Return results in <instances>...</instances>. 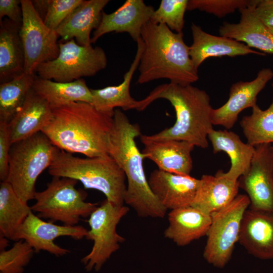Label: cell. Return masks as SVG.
<instances>
[{
  "mask_svg": "<svg viewBox=\"0 0 273 273\" xmlns=\"http://www.w3.org/2000/svg\"><path fill=\"white\" fill-rule=\"evenodd\" d=\"M269 31L273 34V28H268Z\"/></svg>",
  "mask_w": 273,
  "mask_h": 273,
  "instance_id": "cell-42",
  "label": "cell"
},
{
  "mask_svg": "<svg viewBox=\"0 0 273 273\" xmlns=\"http://www.w3.org/2000/svg\"><path fill=\"white\" fill-rule=\"evenodd\" d=\"M32 212L27 202L21 199L6 181L0 184V234L14 240L20 226Z\"/></svg>",
  "mask_w": 273,
  "mask_h": 273,
  "instance_id": "cell-29",
  "label": "cell"
},
{
  "mask_svg": "<svg viewBox=\"0 0 273 273\" xmlns=\"http://www.w3.org/2000/svg\"><path fill=\"white\" fill-rule=\"evenodd\" d=\"M191 205L212 215L229 204L238 195V180L228 177L222 170L215 175L204 174Z\"/></svg>",
  "mask_w": 273,
  "mask_h": 273,
  "instance_id": "cell-24",
  "label": "cell"
},
{
  "mask_svg": "<svg viewBox=\"0 0 273 273\" xmlns=\"http://www.w3.org/2000/svg\"><path fill=\"white\" fill-rule=\"evenodd\" d=\"M23 21L20 34L25 54L24 72L35 74L41 64L59 54V35L47 27L34 10L31 1L21 0Z\"/></svg>",
  "mask_w": 273,
  "mask_h": 273,
  "instance_id": "cell-11",
  "label": "cell"
},
{
  "mask_svg": "<svg viewBox=\"0 0 273 273\" xmlns=\"http://www.w3.org/2000/svg\"><path fill=\"white\" fill-rule=\"evenodd\" d=\"M59 54L54 60L40 64L38 76L60 82H71L95 75L105 69L107 58L104 50L78 44L74 39L59 42Z\"/></svg>",
  "mask_w": 273,
  "mask_h": 273,
  "instance_id": "cell-8",
  "label": "cell"
},
{
  "mask_svg": "<svg viewBox=\"0 0 273 273\" xmlns=\"http://www.w3.org/2000/svg\"><path fill=\"white\" fill-rule=\"evenodd\" d=\"M113 127V116L79 102L52 109L41 131L58 149L91 158L108 154Z\"/></svg>",
  "mask_w": 273,
  "mask_h": 273,
  "instance_id": "cell-1",
  "label": "cell"
},
{
  "mask_svg": "<svg viewBox=\"0 0 273 273\" xmlns=\"http://www.w3.org/2000/svg\"><path fill=\"white\" fill-rule=\"evenodd\" d=\"M273 88V82L271 84ZM240 124L247 143L256 146L273 144V98L269 106L262 110L257 104L252 113L241 119Z\"/></svg>",
  "mask_w": 273,
  "mask_h": 273,
  "instance_id": "cell-31",
  "label": "cell"
},
{
  "mask_svg": "<svg viewBox=\"0 0 273 273\" xmlns=\"http://www.w3.org/2000/svg\"><path fill=\"white\" fill-rule=\"evenodd\" d=\"M48 172L53 176L80 181L85 189L98 190L114 204L124 205L126 176L109 154L82 158L59 149Z\"/></svg>",
  "mask_w": 273,
  "mask_h": 273,
  "instance_id": "cell-5",
  "label": "cell"
},
{
  "mask_svg": "<svg viewBox=\"0 0 273 273\" xmlns=\"http://www.w3.org/2000/svg\"><path fill=\"white\" fill-rule=\"evenodd\" d=\"M35 74L24 73L0 84V122L9 123L22 107L31 89Z\"/></svg>",
  "mask_w": 273,
  "mask_h": 273,
  "instance_id": "cell-30",
  "label": "cell"
},
{
  "mask_svg": "<svg viewBox=\"0 0 273 273\" xmlns=\"http://www.w3.org/2000/svg\"><path fill=\"white\" fill-rule=\"evenodd\" d=\"M52 114L49 103L32 88L22 107L8 123L12 144L41 131L49 122Z\"/></svg>",
  "mask_w": 273,
  "mask_h": 273,
  "instance_id": "cell-25",
  "label": "cell"
},
{
  "mask_svg": "<svg viewBox=\"0 0 273 273\" xmlns=\"http://www.w3.org/2000/svg\"><path fill=\"white\" fill-rule=\"evenodd\" d=\"M259 1L239 11L241 17L238 23L224 22L219 28V33L220 36L241 42L251 49L273 54V34L255 13Z\"/></svg>",
  "mask_w": 273,
  "mask_h": 273,
  "instance_id": "cell-20",
  "label": "cell"
},
{
  "mask_svg": "<svg viewBox=\"0 0 273 273\" xmlns=\"http://www.w3.org/2000/svg\"><path fill=\"white\" fill-rule=\"evenodd\" d=\"M159 99L167 100L173 106L176 115L175 122L170 127L153 135H145L146 137L153 141H184L195 147L207 148L208 135L213 129V108L206 92L192 84L180 85L170 82L162 84L139 101L137 110H145Z\"/></svg>",
  "mask_w": 273,
  "mask_h": 273,
  "instance_id": "cell-2",
  "label": "cell"
},
{
  "mask_svg": "<svg viewBox=\"0 0 273 273\" xmlns=\"http://www.w3.org/2000/svg\"><path fill=\"white\" fill-rule=\"evenodd\" d=\"M113 119L108 154L123 170L127 179L124 203L140 217L163 218L167 210L150 189L143 167L145 157L135 141L142 134L140 126L131 123L118 108L114 110Z\"/></svg>",
  "mask_w": 273,
  "mask_h": 273,
  "instance_id": "cell-4",
  "label": "cell"
},
{
  "mask_svg": "<svg viewBox=\"0 0 273 273\" xmlns=\"http://www.w3.org/2000/svg\"><path fill=\"white\" fill-rule=\"evenodd\" d=\"M5 16L14 22L22 24L23 15L21 1L0 0V21Z\"/></svg>",
  "mask_w": 273,
  "mask_h": 273,
  "instance_id": "cell-37",
  "label": "cell"
},
{
  "mask_svg": "<svg viewBox=\"0 0 273 273\" xmlns=\"http://www.w3.org/2000/svg\"><path fill=\"white\" fill-rule=\"evenodd\" d=\"M165 238L178 246H185L206 235L212 221V215L190 206L170 210Z\"/></svg>",
  "mask_w": 273,
  "mask_h": 273,
  "instance_id": "cell-22",
  "label": "cell"
},
{
  "mask_svg": "<svg viewBox=\"0 0 273 273\" xmlns=\"http://www.w3.org/2000/svg\"><path fill=\"white\" fill-rule=\"evenodd\" d=\"M208 139L211 144L213 153L224 152L230 159L231 166L224 174L229 178L238 180L249 169L255 147L243 142L236 133L225 129H212Z\"/></svg>",
  "mask_w": 273,
  "mask_h": 273,
  "instance_id": "cell-27",
  "label": "cell"
},
{
  "mask_svg": "<svg viewBox=\"0 0 273 273\" xmlns=\"http://www.w3.org/2000/svg\"><path fill=\"white\" fill-rule=\"evenodd\" d=\"M87 230L81 225H60L43 221L31 212L18 230L14 240L27 242L35 252L45 251L56 256H62L70 252L55 243L60 237H69L79 240L85 238Z\"/></svg>",
  "mask_w": 273,
  "mask_h": 273,
  "instance_id": "cell-13",
  "label": "cell"
},
{
  "mask_svg": "<svg viewBox=\"0 0 273 273\" xmlns=\"http://www.w3.org/2000/svg\"><path fill=\"white\" fill-rule=\"evenodd\" d=\"M271 144H261L255 150L248 170L240 177V188L247 193L249 208L273 212V175Z\"/></svg>",
  "mask_w": 273,
  "mask_h": 273,
  "instance_id": "cell-12",
  "label": "cell"
},
{
  "mask_svg": "<svg viewBox=\"0 0 273 273\" xmlns=\"http://www.w3.org/2000/svg\"><path fill=\"white\" fill-rule=\"evenodd\" d=\"M255 13L268 28H273V0H259Z\"/></svg>",
  "mask_w": 273,
  "mask_h": 273,
  "instance_id": "cell-38",
  "label": "cell"
},
{
  "mask_svg": "<svg viewBox=\"0 0 273 273\" xmlns=\"http://www.w3.org/2000/svg\"><path fill=\"white\" fill-rule=\"evenodd\" d=\"M58 149L41 131L12 144L6 181L23 201L34 199L37 178L51 166Z\"/></svg>",
  "mask_w": 273,
  "mask_h": 273,
  "instance_id": "cell-6",
  "label": "cell"
},
{
  "mask_svg": "<svg viewBox=\"0 0 273 273\" xmlns=\"http://www.w3.org/2000/svg\"><path fill=\"white\" fill-rule=\"evenodd\" d=\"M77 181L68 177L53 176L45 190L35 193L32 211L40 218L76 225L81 218L89 217L98 206L97 203L85 201L87 194L75 188Z\"/></svg>",
  "mask_w": 273,
  "mask_h": 273,
  "instance_id": "cell-7",
  "label": "cell"
},
{
  "mask_svg": "<svg viewBox=\"0 0 273 273\" xmlns=\"http://www.w3.org/2000/svg\"><path fill=\"white\" fill-rule=\"evenodd\" d=\"M137 50L129 69L124 74L123 80L117 85L108 86L100 89H90L92 102L95 109L104 114L113 116L114 110L121 108L123 110H137L139 101L130 95L129 88L133 74L138 68L144 49L143 41L140 37L136 41Z\"/></svg>",
  "mask_w": 273,
  "mask_h": 273,
  "instance_id": "cell-23",
  "label": "cell"
},
{
  "mask_svg": "<svg viewBox=\"0 0 273 273\" xmlns=\"http://www.w3.org/2000/svg\"><path fill=\"white\" fill-rule=\"evenodd\" d=\"M21 25L7 18L0 21L1 83L11 81L25 73Z\"/></svg>",
  "mask_w": 273,
  "mask_h": 273,
  "instance_id": "cell-26",
  "label": "cell"
},
{
  "mask_svg": "<svg viewBox=\"0 0 273 273\" xmlns=\"http://www.w3.org/2000/svg\"><path fill=\"white\" fill-rule=\"evenodd\" d=\"M141 37L144 49L138 68L137 83L166 79L170 83L187 85L198 80V70L193 66L183 33L172 31L165 24L149 21L144 25Z\"/></svg>",
  "mask_w": 273,
  "mask_h": 273,
  "instance_id": "cell-3",
  "label": "cell"
},
{
  "mask_svg": "<svg viewBox=\"0 0 273 273\" xmlns=\"http://www.w3.org/2000/svg\"><path fill=\"white\" fill-rule=\"evenodd\" d=\"M154 11L143 0H126L112 13L103 12L100 23L91 37V43H95L102 36L111 32L128 33L136 42L144 25L150 20Z\"/></svg>",
  "mask_w": 273,
  "mask_h": 273,
  "instance_id": "cell-16",
  "label": "cell"
},
{
  "mask_svg": "<svg viewBox=\"0 0 273 273\" xmlns=\"http://www.w3.org/2000/svg\"><path fill=\"white\" fill-rule=\"evenodd\" d=\"M270 158H271V164L272 172V175H273V145H271V147Z\"/></svg>",
  "mask_w": 273,
  "mask_h": 273,
  "instance_id": "cell-41",
  "label": "cell"
},
{
  "mask_svg": "<svg viewBox=\"0 0 273 273\" xmlns=\"http://www.w3.org/2000/svg\"><path fill=\"white\" fill-rule=\"evenodd\" d=\"M144 146L142 153L145 158L153 161L158 169L168 172L190 175L193 169L191 152L195 146L184 141H153L141 134Z\"/></svg>",
  "mask_w": 273,
  "mask_h": 273,
  "instance_id": "cell-17",
  "label": "cell"
},
{
  "mask_svg": "<svg viewBox=\"0 0 273 273\" xmlns=\"http://www.w3.org/2000/svg\"><path fill=\"white\" fill-rule=\"evenodd\" d=\"M33 90L44 99L52 109L75 102L91 104V89L83 79L71 82H60L35 76Z\"/></svg>",
  "mask_w": 273,
  "mask_h": 273,
  "instance_id": "cell-28",
  "label": "cell"
},
{
  "mask_svg": "<svg viewBox=\"0 0 273 273\" xmlns=\"http://www.w3.org/2000/svg\"><path fill=\"white\" fill-rule=\"evenodd\" d=\"M8 239L4 236L0 235V250L1 251L6 250L8 246Z\"/></svg>",
  "mask_w": 273,
  "mask_h": 273,
  "instance_id": "cell-40",
  "label": "cell"
},
{
  "mask_svg": "<svg viewBox=\"0 0 273 273\" xmlns=\"http://www.w3.org/2000/svg\"><path fill=\"white\" fill-rule=\"evenodd\" d=\"M200 179L162 171H153L149 186L159 202L170 210L191 206L200 185Z\"/></svg>",
  "mask_w": 273,
  "mask_h": 273,
  "instance_id": "cell-15",
  "label": "cell"
},
{
  "mask_svg": "<svg viewBox=\"0 0 273 273\" xmlns=\"http://www.w3.org/2000/svg\"><path fill=\"white\" fill-rule=\"evenodd\" d=\"M83 0H49L47 15L44 21L49 28L56 30L77 8Z\"/></svg>",
  "mask_w": 273,
  "mask_h": 273,
  "instance_id": "cell-35",
  "label": "cell"
},
{
  "mask_svg": "<svg viewBox=\"0 0 273 273\" xmlns=\"http://www.w3.org/2000/svg\"><path fill=\"white\" fill-rule=\"evenodd\" d=\"M129 210L127 206H117L106 199L91 213L87 220L90 229L85 238L92 240L93 246L81 259L87 271H99L124 242L116 228Z\"/></svg>",
  "mask_w": 273,
  "mask_h": 273,
  "instance_id": "cell-10",
  "label": "cell"
},
{
  "mask_svg": "<svg viewBox=\"0 0 273 273\" xmlns=\"http://www.w3.org/2000/svg\"><path fill=\"white\" fill-rule=\"evenodd\" d=\"M191 31L193 42L189 47L190 56L193 66L197 70L210 57L265 55L235 39L209 34L193 23H192Z\"/></svg>",
  "mask_w": 273,
  "mask_h": 273,
  "instance_id": "cell-19",
  "label": "cell"
},
{
  "mask_svg": "<svg viewBox=\"0 0 273 273\" xmlns=\"http://www.w3.org/2000/svg\"><path fill=\"white\" fill-rule=\"evenodd\" d=\"M31 2L36 12L44 22L48 11L49 0H35Z\"/></svg>",
  "mask_w": 273,
  "mask_h": 273,
  "instance_id": "cell-39",
  "label": "cell"
},
{
  "mask_svg": "<svg viewBox=\"0 0 273 273\" xmlns=\"http://www.w3.org/2000/svg\"><path fill=\"white\" fill-rule=\"evenodd\" d=\"M34 252L26 241H16L10 249L0 251V273H23Z\"/></svg>",
  "mask_w": 273,
  "mask_h": 273,
  "instance_id": "cell-33",
  "label": "cell"
},
{
  "mask_svg": "<svg viewBox=\"0 0 273 273\" xmlns=\"http://www.w3.org/2000/svg\"><path fill=\"white\" fill-rule=\"evenodd\" d=\"M272 78L273 71L269 68H265L260 70L256 78L251 81H240L233 83L226 103L213 109V125L222 126L227 129L232 128L241 112L257 104L258 95Z\"/></svg>",
  "mask_w": 273,
  "mask_h": 273,
  "instance_id": "cell-14",
  "label": "cell"
},
{
  "mask_svg": "<svg viewBox=\"0 0 273 273\" xmlns=\"http://www.w3.org/2000/svg\"><path fill=\"white\" fill-rule=\"evenodd\" d=\"M239 242L252 256L273 259V212L247 209L244 215Z\"/></svg>",
  "mask_w": 273,
  "mask_h": 273,
  "instance_id": "cell-18",
  "label": "cell"
},
{
  "mask_svg": "<svg viewBox=\"0 0 273 273\" xmlns=\"http://www.w3.org/2000/svg\"><path fill=\"white\" fill-rule=\"evenodd\" d=\"M250 206L247 195H238L227 206L212 214L203 257L209 264L223 268L239 242L242 220Z\"/></svg>",
  "mask_w": 273,
  "mask_h": 273,
  "instance_id": "cell-9",
  "label": "cell"
},
{
  "mask_svg": "<svg viewBox=\"0 0 273 273\" xmlns=\"http://www.w3.org/2000/svg\"><path fill=\"white\" fill-rule=\"evenodd\" d=\"M12 143L8 123L0 122V179L6 181L9 172V156Z\"/></svg>",
  "mask_w": 273,
  "mask_h": 273,
  "instance_id": "cell-36",
  "label": "cell"
},
{
  "mask_svg": "<svg viewBox=\"0 0 273 273\" xmlns=\"http://www.w3.org/2000/svg\"><path fill=\"white\" fill-rule=\"evenodd\" d=\"M109 2V0H83L56 29L62 40L66 41L75 38L80 46L92 45L91 32L99 26L103 9Z\"/></svg>",
  "mask_w": 273,
  "mask_h": 273,
  "instance_id": "cell-21",
  "label": "cell"
},
{
  "mask_svg": "<svg viewBox=\"0 0 273 273\" xmlns=\"http://www.w3.org/2000/svg\"><path fill=\"white\" fill-rule=\"evenodd\" d=\"M258 0H189L187 10H198L222 18L256 3Z\"/></svg>",
  "mask_w": 273,
  "mask_h": 273,
  "instance_id": "cell-34",
  "label": "cell"
},
{
  "mask_svg": "<svg viewBox=\"0 0 273 273\" xmlns=\"http://www.w3.org/2000/svg\"><path fill=\"white\" fill-rule=\"evenodd\" d=\"M188 3V0H162L150 21L155 24H165L172 31L183 33Z\"/></svg>",
  "mask_w": 273,
  "mask_h": 273,
  "instance_id": "cell-32",
  "label": "cell"
}]
</instances>
